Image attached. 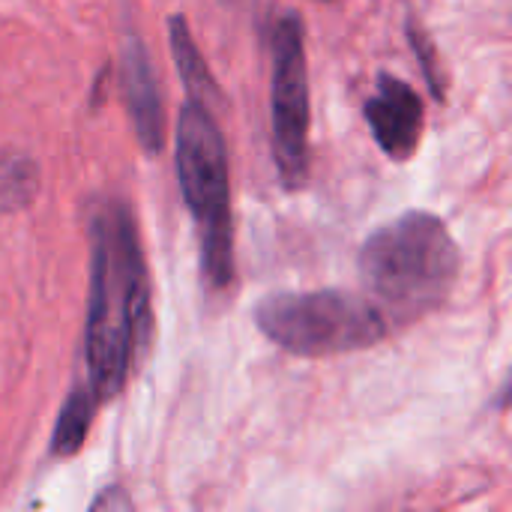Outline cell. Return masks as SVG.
Wrapping results in <instances>:
<instances>
[{
  "label": "cell",
  "mask_w": 512,
  "mask_h": 512,
  "mask_svg": "<svg viewBox=\"0 0 512 512\" xmlns=\"http://www.w3.org/2000/svg\"><path fill=\"white\" fill-rule=\"evenodd\" d=\"M90 507H93V510H102V507H105V510H111V507L129 510V507H132V501H129L126 495H120V489H105V492H102Z\"/></svg>",
  "instance_id": "7c38bea8"
},
{
  "label": "cell",
  "mask_w": 512,
  "mask_h": 512,
  "mask_svg": "<svg viewBox=\"0 0 512 512\" xmlns=\"http://www.w3.org/2000/svg\"><path fill=\"white\" fill-rule=\"evenodd\" d=\"M252 315L264 339L306 360L375 348L393 330L366 294L339 288L270 294Z\"/></svg>",
  "instance_id": "277c9868"
},
{
  "label": "cell",
  "mask_w": 512,
  "mask_h": 512,
  "mask_svg": "<svg viewBox=\"0 0 512 512\" xmlns=\"http://www.w3.org/2000/svg\"><path fill=\"white\" fill-rule=\"evenodd\" d=\"M39 192V168L24 153L0 156V213L24 210Z\"/></svg>",
  "instance_id": "30bf717a"
},
{
  "label": "cell",
  "mask_w": 512,
  "mask_h": 512,
  "mask_svg": "<svg viewBox=\"0 0 512 512\" xmlns=\"http://www.w3.org/2000/svg\"><path fill=\"white\" fill-rule=\"evenodd\" d=\"M174 168L183 201L198 225L201 273L207 288L222 291L234 282V225L225 138L216 111L186 99L177 114Z\"/></svg>",
  "instance_id": "3957f363"
},
{
  "label": "cell",
  "mask_w": 512,
  "mask_h": 512,
  "mask_svg": "<svg viewBox=\"0 0 512 512\" xmlns=\"http://www.w3.org/2000/svg\"><path fill=\"white\" fill-rule=\"evenodd\" d=\"M168 42H171V54H174L177 72H180V81L186 87V96L207 105L210 111H216L222 105V90H219L207 60L201 57L195 36L180 12L168 18Z\"/></svg>",
  "instance_id": "ba28073f"
},
{
  "label": "cell",
  "mask_w": 512,
  "mask_h": 512,
  "mask_svg": "<svg viewBox=\"0 0 512 512\" xmlns=\"http://www.w3.org/2000/svg\"><path fill=\"white\" fill-rule=\"evenodd\" d=\"M90 246L84 381L99 405H108L123 393L150 345V276L132 210L123 201L99 204Z\"/></svg>",
  "instance_id": "6da1fadb"
},
{
  "label": "cell",
  "mask_w": 512,
  "mask_h": 512,
  "mask_svg": "<svg viewBox=\"0 0 512 512\" xmlns=\"http://www.w3.org/2000/svg\"><path fill=\"white\" fill-rule=\"evenodd\" d=\"M120 93L138 144L147 156H156L165 147V99L138 33H126L120 45Z\"/></svg>",
  "instance_id": "52a82bcc"
},
{
  "label": "cell",
  "mask_w": 512,
  "mask_h": 512,
  "mask_svg": "<svg viewBox=\"0 0 512 512\" xmlns=\"http://www.w3.org/2000/svg\"><path fill=\"white\" fill-rule=\"evenodd\" d=\"M408 42H411V48L417 51V57H420V66H423V75H426V81H429V87H432V96L438 99V102H444V96H447V90H444V75H441V57H438V48H435V42L426 36V30L414 21V18H408Z\"/></svg>",
  "instance_id": "8fae6325"
},
{
  "label": "cell",
  "mask_w": 512,
  "mask_h": 512,
  "mask_svg": "<svg viewBox=\"0 0 512 512\" xmlns=\"http://www.w3.org/2000/svg\"><path fill=\"white\" fill-rule=\"evenodd\" d=\"M462 252L447 222L426 210H408L366 237L357 270L366 297L387 324H411L441 309L459 279Z\"/></svg>",
  "instance_id": "7a4b0ae2"
},
{
  "label": "cell",
  "mask_w": 512,
  "mask_h": 512,
  "mask_svg": "<svg viewBox=\"0 0 512 512\" xmlns=\"http://www.w3.org/2000/svg\"><path fill=\"white\" fill-rule=\"evenodd\" d=\"M363 114L375 144L393 162H408L417 153L426 126V105L423 96L405 78L381 72L375 93L366 99Z\"/></svg>",
  "instance_id": "8992f818"
},
{
  "label": "cell",
  "mask_w": 512,
  "mask_h": 512,
  "mask_svg": "<svg viewBox=\"0 0 512 512\" xmlns=\"http://www.w3.org/2000/svg\"><path fill=\"white\" fill-rule=\"evenodd\" d=\"M96 408H99V399L90 390V384L75 381V387L69 390V396L60 405V414H57V423L51 432V453L54 456L69 459L84 447V438L93 426Z\"/></svg>",
  "instance_id": "9c48e42d"
},
{
  "label": "cell",
  "mask_w": 512,
  "mask_h": 512,
  "mask_svg": "<svg viewBox=\"0 0 512 512\" xmlns=\"http://www.w3.org/2000/svg\"><path fill=\"white\" fill-rule=\"evenodd\" d=\"M270 141L279 183L297 192L309 180V63L303 21L297 12H279L270 21Z\"/></svg>",
  "instance_id": "5b68a950"
}]
</instances>
